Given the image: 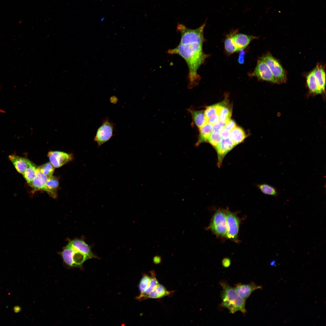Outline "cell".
<instances>
[{"instance_id": "obj_3", "label": "cell", "mask_w": 326, "mask_h": 326, "mask_svg": "<svg viewBox=\"0 0 326 326\" xmlns=\"http://www.w3.org/2000/svg\"><path fill=\"white\" fill-rule=\"evenodd\" d=\"M205 26L206 23H204L197 28L191 29L187 28L182 24L178 23L177 30L180 33L181 37L179 44L203 43L205 40L203 31Z\"/></svg>"}, {"instance_id": "obj_10", "label": "cell", "mask_w": 326, "mask_h": 326, "mask_svg": "<svg viewBox=\"0 0 326 326\" xmlns=\"http://www.w3.org/2000/svg\"><path fill=\"white\" fill-rule=\"evenodd\" d=\"M230 137L223 139L215 149L217 155V165L219 168L221 167L223 159L226 155L235 146Z\"/></svg>"}, {"instance_id": "obj_18", "label": "cell", "mask_w": 326, "mask_h": 326, "mask_svg": "<svg viewBox=\"0 0 326 326\" xmlns=\"http://www.w3.org/2000/svg\"><path fill=\"white\" fill-rule=\"evenodd\" d=\"M188 110L191 115L193 123L199 129L207 122L204 110H196L192 108H189Z\"/></svg>"}, {"instance_id": "obj_7", "label": "cell", "mask_w": 326, "mask_h": 326, "mask_svg": "<svg viewBox=\"0 0 326 326\" xmlns=\"http://www.w3.org/2000/svg\"><path fill=\"white\" fill-rule=\"evenodd\" d=\"M261 58L267 65L278 83H285L286 80V73L278 61L270 53Z\"/></svg>"}, {"instance_id": "obj_11", "label": "cell", "mask_w": 326, "mask_h": 326, "mask_svg": "<svg viewBox=\"0 0 326 326\" xmlns=\"http://www.w3.org/2000/svg\"><path fill=\"white\" fill-rule=\"evenodd\" d=\"M48 155L50 162L56 168L62 166L72 159L71 155L60 151H50Z\"/></svg>"}, {"instance_id": "obj_4", "label": "cell", "mask_w": 326, "mask_h": 326, "mask_svg": "<svg viewBox=\"0 0 326 326\" xmlns=\"http://www.w3.org/2000/svg\"><path fill=\"white\" fill-rule=\"evenodd\" d=\"M61 256L65 263L70 267L81 266L85 261L89 259L69 243L62 252Z\"/></svg>"}, {"instance_id": "obj_34", "label": "cell", "mask_w": 326, "mask_h": 326, "mask_svg": "<svg viewBox=\"0 0 326 326\" xmlns=\"http://www.w3.org/2000/svg\"><path fill=\"white\" fill-rule=\"evenodd\" d=\"M226 123L225 122L219 120L217 123L213 125V130L220 132L222 130L225 128Z\"/></svg>"}, {"instance_id": "obj_19", "label": "cell", "mask_w": 326, "mask_h": 326, "mask_svg": "<svg viewBox=\"0 0 326 326\" xmlns=\"http://www.w3.org/2000/svg\"><path fill=\"white\" fill-rule=\"evenodd\" d=\"M313 71L318 87L323 92L324 91L325 86V74L324 68L318 64Z\"/></svg>"}, {"instance_id": "obj_31", "label": "cell", "mask_w": 326, "mask_h": 326, "mask_svg": "<svg viewBox=\"0 0 326 326\" xmlns=\"http://www.w3.org/2000/svg\"><path fill=\"white\" fill-rule=\"evenodd\" d=\"M50 162H48L38 167L39 171L47 176H51L54 172L55 168Z\"/></svg>"}, {"instance_id": "obj_13", "label": "cell", "mask_w": 326, "mask_h": 326, "mask_svg": "<svg viewBox=\"0 0 326 326\" xmlns=\"http://www.w3.org/2000/svg\"><path fill=\"white\" fill-rule=\"evenodd\" d=\"M232 34L233 41L238 51L244 49L252 40L256 38L243 34H236L234 32Z\"/></svg>"}, {"instance_id": "obj_8", "label": "cell", "mask_w": 326, "mask_h": 326, "mask_svg": "<svg viewBox=\"0 0 326 326\" xmlns=\"http://www.w3.org/2000/svg\"><path fill=\"white\" fill-rule=\"evenodd\" d=\"M252 75L260 80L278 83L269 67L262 58L258 61Z\"/></svg>"}, {"instance_id": "obj_23", "label": "cell", "mask_w": 326, "mask_h": 326, "mask_svg": "<svg viewBox=\"0 0 326 326\" xmlns=\"http://www.w3.org/2000/svg\"><path fill=\"white\" fill-rule=\"evenodd\" d=\"M171 293V291H168L163 285L159 284L155 289L147 296L146 299L160 298L169 296Z\"/></svg>"}, {"instance_id": "obj_26", "label": "cell", "mask_w": 326, "mask_h": 326, "mask_svg": "<svg viewBox=\"0 0 326 326\" xmlns=\"http://www.w3.org/2000/svg\"><path fill=\"white\" fill-rule=\"evenodd\" d=\"M219 113L220 120L227 123L230 120L232 116V110L227 106L225 103H222V106Z\"/></svg>"}, {"instance_id": "obj_2", "label": "cell", "mask_w": 326, "mask_h": 326, "mask_svg": "<svg viewBox=\"0 0 326 326\" xmlns=\"http://www.w3.org/2000/svg\"><path fill=\"white\" fill-rule=\"evenodd\" d=\"M219 284L222 288L220 297L222 307L227 308L233 314L237 312L243 314L246 312L245 300L241 298L237 293L234 288L227 282L222 280Z\"/></svg>"}, {"instance_id": "obj_5", "label": "cell", "mask_w": 326, "mask_h": 326, "mask_svg": "<svg viewBox=\"0 0 326 326\" xmlns=\"http://www.w3.org/2000/svg\"><path fill=\"white\" fill-rule=\"evenodd\" d=\"M209 227L216 235L226 237L228 228L225 211L218 210L213 216Z\"/></svg>"}, {"instance_id": "obj_33", "label": "cell", "mask_w": 326, "mask_h": 326, "mask_svg": "<svg viewBox=\"0 0 326 326\" xmlns=\"http://www.w3.org/2000/svg\"><path fill=\"white\" fill-rule=\"evenodd\" d=\"M220 120L219 113L214 114L210 117L207 120V122L213 125Z\"/></svg>"}, {"instance_id": "obj_36", "label": "cell", "mask_w": 326, "mask_h": 326, "mask_svg": "<svg viewBox=\"0 0 326 326\" xmlns=\"http://www.w3.org/2000/svg\"><path fill=\"white\" fill-rule=\"evenodd\" d=\"M220 132V136L222 139H226L229 138L230 136V132L225 128Z\"/></svg>"}, {"instance_id": "obj_6", "label": "cell", "mask_w": 326, "mask_h": 326, "mask_svg": "<svg viewBox=\"0 0 326 326\" xmlns=\"http://www.w3.org/2000/svg\"><path fill=\"white\" fill-rule=\"evenodd\" d=\"M114 124L108 118L104 119L102 125L97 129L94 140L100 147L114 135Z\"/></svg>"}, {"instance_id": "obj_14", "label": "cell", "mask_w": 326, "mask_h": 326, "mask_svg": "<svg viewBox=\"0 0 326 326\" xmlns=\"http://www.w3.org/2000/svg\"><path fill=\"white\" fill-rule=\"evenodd\" d=\"M9 158L17 171L23 174L32 163L29 159L14 155H10Z\"/></svg>"}, {"instance_id": "obj_29", "label": "cell", "mask_w": 326, "mask_h": 326, "mask_svg": "<svg viewBox=\"0 0 326 326\" xmlns=\"http://www.w3.org/2000/svg\"><path fill=\"white\" fill-rule=\"evenodd\" d=\"M221 106L222 103H219L207 107L204 111L206 120L211 116L219 113Z\"/></svg>"}, {"instance_id": "obj_30", "label": "cell", "mask_w": 326, "mask_h": 326, "mask_svg": "<svg viewBox=\"0 0 326 326\" xmlns=\"http://www.w3.org/2000/svg\"><path fill=\"white\" fill-rule=\"evenodd\" d=\"M225 47L226 51L229 53H233L238 51L233 41L232 34L225 40Z\"/></svg>"}, {"instance_id": "obj_20", "label": "cell", "mask_w": 326, "mask_h": 326, "mask_svg": "<svg viewBox=\"0 0 326 326\" xmlns=\"http://www.w3.org/2000/svg\"><path fill=\"white\" fill-rule=\"evenodd\" d=\"M58 186V179L54 176H49L44 190L51 196L55 198L56 197V191Z\"/></svg>"}, {"instance_id": "obj_24", "label": "cell", "mask_w": 326, "mask_h": 326, "mask_svg": "<svg viewBox=\"0 0 326 326\" xmlns=\"http://www.w3.org/2000/svg\"><path fill=\"white\" fill-rule=\"evenodd\" d=\"M151 280L149 286L145 292L142 294H140L138 297L139 299L142 300L146 299L147 296L153 291L159 284L156 279L154 272H151Z\"/></svg>"}, {"instance_id": "obj_35", "label": "cell", "mask_w": 326, "mask_h": 326, "mask_svg": "<svg viewBox=\"0 0 326 326\" xmlns=\"http://www.w3.org/2000/svg\"><path fill=\"white\" fill-rule=\"evenodd\" d=\"M236 126L235 121L232 120H230L226 123L225 128L230 132Z\"/></svg>"}, {"instance_id": "obj_16", "label": "cell", "mask_w": 326, "mask_h": 326, "mask_svg": "<svg viewBox=\"0 0 326 326\" xmlns=\"http://www.w3.org/2000/svg\"><path fill=\"white\" fill-rule=\"evenodd\" d=\"M47 176L41 172L37 167L35 176L31 183L29 184L34 191L43 190L47 182Z\"/></svg>"}, {"instance_id": "obj_9", "label": "cell", "mask_w": 326, "mask_h": 326, "mask_svg": "<svg viewBox=\"0 0 326 326\" xmlns=\"http://www.w3.org/2000/svg\"><path fill=\"white\" fill-rule=\"evenodd\" d=\"M227 225V232L226 237L235 241H238L239 220L234 213L229 211H225Z\"/></svg>"}, {"instance_id": "obj_15", "label": "cell", "mask_w": 326, "mask_h": 326, "mask_svg": "<svg viewBox=\"0 0 326 326\" xmlns=\"http://www.w3.org/2000/svg\"><path fill=\"white\" fill-rule=\"evenodd\" d=\"M76 250L84 254L89 259L95 257L93 253L91 247L83 240L75 239L69 242Z\"/></svg>"}, {"instance_id": "obj_32", "label": "cell", "mask_w": 326, "mask_h": 326, "mask_svg": "<svg viewBox=\"0 0 326 326\" xmlns=\"http://www.w3.org/2000/svg\"><path fill=\"white\" fill-rule=\"evenodd\" d=\"M151 276L145 275L141 280L139 285L140 294L144 293L148 287L151 280Z\"/></svg>"}, {"instance_id": "obj_22", "label": "cell", "mask_w": 326, "mask_h": 326, "mask_svg": "<svg viewBox=\"0 0 326 326\" xmlns=\"http://www.w3.org/2000/svg\"><path fill=\"white\" fill-rule=\"evenodd\" d=\"M306 82L308 89L312 93L320 94L322 93L318 87L313 70L307 75Z\"/></svg>"}, {"instance_id": "obj_1", "label": "cell", "mask_w": 326, "mask_h": 326, "mask_svg": "<svg viewBox=\"0 0 326 326\" xmlns=\"http://www.w3.org/2000/svg\"><path fill=\"white\" fill-rule=\"evenodd\" d=\"M203 44L193 43L179 44L175 48L170 49L167 52L170 54L180 56L186 61L188 69V87L190 89L198 84L200 77L197 73V71L208 56L203 51Z\"/></svg>"}, {"instance_id": "obj_12", "label": "cell", "mask_w": 326, "mask_h": 326, "mask_svg": "<svg viewBox=\"0 0 326 326\" xmlns=\"http://www.w3.org/2000/svg\"><path fill=\"white\" fill-rule=\"evenodd\" d=\"M262 287V286L251 282L247 284H237L234 288L238 295L246 300L253 292L258 289H261Z\"/></svg>"}, {"instance_id": "obj_27", "label": "cell", "mask_w": 326, "mask_h": 326, "mask_svg": "<svg viewBox=\"0 0 326 326\" xmlns=\"http://www.w3.org/2000/svg\"><path fill=\"white\" fill-rule=\"evenodd\" d=\"M37 170V167L32 163L22 174L24 178L28 184L31 182L35 176Z\"/></svg>"}, {"instance_id": "obj_21", "label": "cell", "mask_w": 326, "mask_h": 326, "mask_svg": "<svg viewBox=\"0 0 326 326\" xmlns=\"http://www.w3.org/2000/svg\"><path fill=\"white\" fill-rule=\"evenodd\" d=\"M230 136L236 146L244 140L246 137V135L241 128L236 126L230 131Z\"/></svg>"}, {"instance_id": "obj_38", "label": "cell", "mask_w": 326, "mask_h": 326, "mask_svg": "<svg viewBox=\"0 0 326 326\" xmlns=\"http://www.w3.org/2000/svg\"><path fill=\"white\" fill-rule=\"evenodd\" d=\"M161 260V257L159 256H155L153 258V262L155 264H160Z\"/></svg>"}, {"instance_id": "obj_28", "label": "cell", "mask_w": 326, "mask_h": 326, "mask_svg": "<svg viewBox=\"0 0 326 326\" xmlns=\"http://www.w3.org/2000/svg\"><path fill=\"white\" fill-rule=\"evenodd\" d=\"M222 140V138L219 132L213 130L209 137L207 142L209 143L215 149Z\"/></svg>"}, {"instance_id": "obj_25", "label": "cell", "mask_w": 326, "mask_h": 326, "mask_svg": "<svg viewBox=\"0 0 326 326\" xmlns=\"http://www.w3.org/2000/svg\"><path fill=\"white\" fill-rule=\"evenodd\" d=\"M257 187L265 194L274 197L277 196L278 195V192L277 189L268 184L265 183L258 184Z\"/></svg>"}, {"instance_id": "obj_37", "label": "cell", "mask_w": 326, "mask_h": 326, "mask_svg": "<svg viewBox=\"0 0 326 326\" xmlns=\"http://www.w3.org/2000/svg\"><path fill=\"white\" fill-rule=\"evenodd\" d=\"M231 261L230 259L225 258L223 259L222 261V264L223 267L225 268L228 267L230 265Z\"/></svg>"}, {"instance_id": "obj_17", "label": "cell", "mask_w": 326, "mask_h": 326, "mask_svg": "<svg viewBox=\"0 0 326 326\" xmlns=\"http://www.w3.org/2000/svg\"><path fill=\"white\" fill-rule=\"evenodd\" d=\"M213 131L212 125L207 122L200 129V133L196 145L198 146L200 144L207 142L209 137Z\"/></svg>"}]
</instances>
